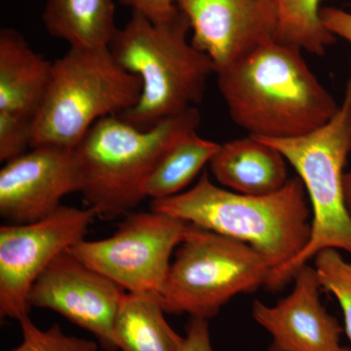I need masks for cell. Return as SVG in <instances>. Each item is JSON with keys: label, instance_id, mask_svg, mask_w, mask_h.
I'll return each instance as SVG.
<instances>
[{"label": "cell", "instance_id": "obj_1", "mask_svg": "<svg viewBox=\"0 0 351 351\" xmlns=\"http://www.w3.org/2000/svg\"><path fill=\"white\" fill-rule=\"evenodd\" d=\"M216 75L230 119L255 137H300L326 124L339 110L301 48L277 39Z\"/></svg>", "mask_w": 351, "mask_h": 351}, {"label": "cell", "instance_id": "obj_2", "mask_svg": "<svg viewBox=\"0 0 351 351\" xmlns=\"http://www.w3.org/2000/svg\"><path fill=\"white\" fill-rule=\"evenodd\" d=\"M299 176L265 195H248L217 186L203 172L195 186L172 197L152 200L151 210L196 228L249 245L282 269L308 243L313 212Z\"/></svg>", "mask_w": 351, "mask_h": 351}, {"label": "cell", "instance_id": "obj_3", "mask_svg": "<svg viewBox=\"0 0 351 351\" xmlns=\"http://www.w3.org/2000/svg\"><path fill=\"white\" fill-rule=\"evenodd\" d=\"M189 31L188 18L179 8L161 22L133 12L128 23L117 29L108 49L122 68L142 82L140 100L119 115L122 119L147 130L202 101L216 69L189 40Z\"/></svg>", "mask_w": 351, "mask_h": 351}, {"label": "cell", "instance_id": "obj_4", "mask_svg": "<svg viewBox=\"0 0 351 351\" xmlns=\"http://www.w3.org/2000/svg\"><path fill=\"white\" fill-rule=\"evenodd\" d=\"M200 121L193 107L147 130L119 115L96 122L75 149L88 207L103 219L129 214L147 198L145 184L161 158Z\"/></svg>", "mask_w": 351, "mask_h": 351}, {"label": "cell", "instance_id": "obj_5", "mask_svg": "<svg viewBox=\"0 0 351 351\" xmlns=\"http://www.w3.org/2000/svg\"><path fill=\"white\" fill-rule=\"evenodd\" d=\"M258 138L278 149L294 168L313 212L308 243L288 265L270 274L265 287L279 291L324 249L351 256V215L343 193V169L351 152V78L339 110L324 125L300 137Z\"/></svg>", "mask_w": 351, "mask_h": 351}, {"label": "cell", "instance_id": "obj_6", "mask_svg": "<svg viewBox=\"0 0 351 351\" xmlns=\"http://www.w3.org/2000/svg\"><path fill=\"white\" fill-rule=\"evenodd\" d=\"M142 82L108 48H69L53 62L45 97L32 122V147L75 149L99 120L137 105Z\"/></svg>", "mask_w": 351, "mask_h": 351}, {"label": "cell", "instance_id": "obj_7", "mask_svg": "<svg viewBox=\"0 0 351 351\" xmlns=\"http://www.w3.org/2000/svg\"><path fill=\"white\" fill-rule=\"evenodd\" d=\"M271 272L267 258L249 245L191 225L159 302L165 313L209 320L235 295L267 286Z\"/></svg>", "mask_w": 351, "mask_h": 351}, {"label": "cell", "instance_id": "obj_8", "mask_svg": "<svg viewBox=\"0 0 351 351\" xmlns=\"http://www.w3.org/2000/svg\"><path fill=\"white\" fill-rule=\"evenodd\" d=\"M191 223L160 212L128 214L108 239L82 240L71 251L90 267L132 294L159 297Z\"/></svg>", "mask_w": 351, "mask_h": 351}, {"label": "cell", "instance_id": "obj_9", "mask_svg": "<svg viewBox=\"0 0 351 351\" xmlns=\"http://www.w3.org/2000/svg\"><path fill=\"white\" fill-rule=\"evenodd\" d=\"M98 215L93 208L64 206L46 218L0 228V315L19 321L29 316V291L63 252L84 239Z\"/></svg>", "mask_w": 351, "mask_h": 351}, {"label": "cell", "instance_id": "obj_10", "mask_svg": "<svg viewBox=\"0 0 351 351\" xmlns=\"http://www.w3.org/2000/svg\"><path fill=\"white\" fill-rule=\"evenodd\" d=\"M126 292L66 250L44 270L29 291L32 307L47 308L91 332L107 351L119 350L114 321Z\"/></svg>", "mask_w": 351, "mask_h": 351}, {"label": "cell", "instance_id": "obj_11", "mask_svg": "<svg viewBox=\"0 0 351 351\" xmlns=\"http://www.w3.org/2000/svg\"><path fill=\"white\" fill-rule=\"evenodd\" d=\"M80 186L75 149L32 147L0 171V215L12 225L34 223L54 213Z\"/></svg>", "mask_w": 351, "mask_h": 351}, {"label": "cell", "instance_id": "obj_12", "mask_svg": "<svg viewBox=\"0 0 351 351\" xmlns=\"http://www.w3.org/2000/svg\"><path fill=\"white\" fill-rule=\"evenodd\" d=\"M188 18L191 43L213 62L216 73L276 39L274 0H177Z\"/></svg>", "mask_w": 351, "mask_h": 351}, {"label": "cell", "instance_id": "obj_13", "mask_svg": "<svg viewBox=\"0 0 351 351\" xmlns=\"http://www.w3.org/2000/svg\"><path fill=\"white\" fill-rule=\"evenodd\" d=\"M293 280L290 294L274 306L253 302L254 320L271 337L267 351H351L341 343L345 328L321 302L314 267L304 265Z\"/></svg>", "mask_w": 351, "mask_h": 351}, {"label": "cell", "instance_id": "obj_14", "mask_svg": "<svg viewBox=\"0 0 351 351\" xmlns=\"http://www.w3.org/2000/svg\"><path fill=\"white\" fill-rule=\"evenodd\" d=\"M209 164L221 186L242 195H269L282 189L289 180L283 154L252 135L219 145Z\"/></svg>", "mask_w": 351, "mask_h": 351}, {"label": "cell", "instance_id": "obj_15", "mask_svg": "<svg viewBox=\"0 0 351 351\" xmlns=\"http://www.w3.org/2000/svg\"><path fill=\"white\" fill-rule=\"evenodd\" d=\"M53 62L13 29L0 32V112L34 120L41 107Z\"/></svg>", "mask_w": 351, "mask_h": 351}, {"label": "cell", "instance_id": "obj_16", "mask_svg": "<svg viewBox=\"0 0 351 351\" xmlns=\"http://www.w3.org/2000/svg\"><path fill=\"white\" fill-rule=\"evenodd\" d=\"M113 0H47L43 14L50 36L69 48H108L117 32Z\"/></svg>", "mask_w": 351, "mask_h": 351}, {"label": "cell", "instance_id": "obj_17", "mask_svg": "<svg viewBox=\"0 0 351 351\" xmlns=\"http://www.w3.org/2000/svg\"><path fill=\"white\" fill-rule=\"evenodd\" d=\"M154 295L126 293L114 321V337L121 351H181L184 337L165 319Z\"/></svg>", "mask_w": 351, "mask_h": 351}, {"label": "cell", "instance_id": "obj_18", "mask_svg": "<svg viewBox=\"0 0 351 351\" xmlns=\"http://www.w3.org/2000/svg\"><path fill=\"white\" fill-rule=\"evenodd\" d=\"M219 144L186 134L161 158L145 184L147 197L161 200L182 193L218 152Z\"/></svg>", "mask_w": 351, "mask_h": 351}, {"label": "cell", "instance_id": "obj_19", "mask_svg": "<svg viewBox=\"0 0 351 351\" xmlns=\"http://www.w3.org/2000/svg\"><path fill=\"white\" fill-rule=\"evenodd\" d=\"M277 12L276 39L302 51L324 56L336 38L323 25L320 0H274Z\"/></svg>", "mask_w": 351, "mask_h": 351}, {"label": "cell", "instance_id": "obj_20", "mask_svg": "<svg viewBox=\"0 0 351 351\" xmlns=\"http://www.w3.org/2000/svg\"><path fill=\"white\" fill-rule=\"evenodd\" d=\"M321 289L335 295L343 314L345 332L351 345V263L337 249H324L313 258Z\"/></svg>", "mask_w": 351, "mask_h": 351}, {"label": "cell", "instance_id": "obj_21", "mask_svg": "<svg viewBox=\"0 0 351 351\" xmlns=\"http://www.w3.org/2000/svg\"><path fill=\"white\" fill-rule=\"evenodd\" d=\"M23 341L11 351H98L99 343L64 334L59 324L39 329L29 316L19 321Z\"/></svg>", "mask_w": 351, "mask_h": 351}, {"label": "cell", "instance_id": "obj_22", "mask_svg": "<svg viewBox=\"0 0 351 351\" xmlns=\"http://www.w3.org/2000/svg\"><path fill=\"white\" fill-rule=\"evenodd\" d=\"M34 120L0 112V161L5 163L32 149Z\"/></svg>", "mask_w": 351, "mask_h": 351}, {"label": "cell", "instance_id": "obj_23", "mask_svg": "<svg viewBox=\"0 0 351 351\" xmlns=\"http://www.w3.org/2000/svg\"><path fill=\"white\" fill-rule=\"evenodd\" d=\"M133 12L144 15L152 22L168 19L178 10L177 0H119Z\"/></svg>", "mask_w": 351, "mask_h": 351}, {"label": "cell", "instance_id": "obj_24", "mask_svg": "<svg viewBox=\"0 0 351 351\" xmlns=\"http://www.w3.org/2000/svg\"><path fill=\"white\" fill-rule=\"evenodd\" d=\"M181 351H213L208 320L191 317Z\"/></svg>", "mask_w": 351, "mask_h": 351}, {"label": "cell", "instance_id": "obj_25", "mask_svg": "<svg viewBox=\"0 0 351 351\" xmlns=\"http://www.w3.org/2000/svg\"><path fill=\"white\" fill-rule=\"evenodd\" d=\"M320 17L335 38L345 39L351 44V12L337 7H325L321 8Z\"/></svg>", "mask_w": 351, "mask_h": 351}, {"label": "cell", "instance_id": "obj_26", "mask_svg": "<svg viewBox=\"0 0 351 351\" xmlns=\"http://www.w3.org/2000/svg\"><path fill=\"white\" fill-rule=\"evenodd\" d=\"M343 193L346 207L351 215V169L343 175Z\"/></svg>", "mask_w": 351, "mask_h": 351}]
</instances>
